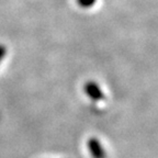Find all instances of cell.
<instances>
[{
	"instance_id": "obj_2",
	"label": "cell",
	"mask_w": 158,
	"mask_h": 158,
	"mask_svg": "<svg viewBox=\"0 0 158 158\" xmlns=\"http://www.w3.org/2000/svg\"><path fill=\"white\" fill-rule=\"evenodd\" d=\"M88 149L92 158H106V152L97 137H90L87 142Z\"/></svg>"
},
{
	"instance_id": "obj_1",
	"label": "cell",
	"mask_w": 158,
	"mask_h": 158,
	"mask_svg": "<svg viewBox=\"0 0 158 158\" xmlns=\"http://www.w3.org/2000/svg\"><path fill=\"white\" fill-rule=\"evenodd\" d=\"M84 92L92 101H101L106 99V94L96 81H88L84 85Z\"/></svg>"
},
{
	"instance_id": "obj_4",
	"label": "cell",
	"mask_w": 158,
	"mask_h": 158,
	"mask_svg": "<svg viewBox=\"0 0 158 158\" xmlns=\"http://www.w3.org/2000/svg\"><path fill=\"white\" fill-rule=\"evenodd\" d=\"M6 54H7V47L5 45L0 44V64L2 62V59L5 58Z\"/></svg>"
},
{
	"instance_id": "obj_3",
	"label": "cell",
	"mask_w": 158,
	"mask_h": 158,
	"mask_svg": "<svg viewBox=\"0 0 158 158\" xmlns=\"http://www.w3.org/2000/svg\"><path fill=\"white\" fill-rule=\"evenodd\" d=\"M77 3L82 8H90L96 3V0H77Z\"/></svg>"
}]
</instances>
